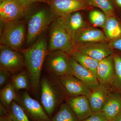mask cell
<instances>
[{"label": "cell", "instance_id": "6da1fadb", "mask_svg": "<svg viewBox=\"0 0 121 121\" xmlns=\"http://www.w3.org/2000/svg\"><path fill=\"white\" fill-rule=\"evenodd\" d=\"M44 35L21 51L24 57L25 68L30 76V89L35 94L38 93L40 88L41 71L48 52L47 39Z\"/></svg>", "mask_w": 121, "mask_h": 121}, {"label": "cell", "instance_id": "7a4b0ae2", "mask_svg": "<svg viewBox=\"0 0 121 121\" xmlns=\"http://www.w3.org/2000/svg\"><path fill=\"white\" fill-rule=\"evenodd\" d=\"M36 4L35 3L27 7L25 16L27 25L26 44L27 46L32 45L39 37L44 35L57 17L47 4V5L42 6Z\"/></svg>", "mask_w": 121, "mask_h": 121}, {"label": "cell", "instance_id": "3957f363", "mask_svg": "<svg viewBox=\"0 0 121 121\" xmlns=\"http://www.w3.org/2000/svg\"><path fill=\"white\" fill-rule=\"evenodd\" d=\"M42 105L50 117L56 109L65 101L66 91L58 77L48 74L40 80Z\"/></svg>", "mask_w": 121, "mask_h": 121}, {"label": "cell", "instance_id": "277c9868", "mask_svg": "<svg viewBox=\"0 0 121 121\" xmlns=\"http://www.w3.org/2000/svg\"><path fill=\"white\" fill-rule=\"evenodd\" d=\"M48 30V53L59 50L69 55L76 50L75 42L66 27L63 17H57Z\"/></svg>", "mask_w": 121, "mask_h": 121}, {"label": "cell", "instance_id": "5b68a950", "mask_svg": "<svg viewBox=\"0 0 121 121\" xmlns=\"http://www.w3.org/2000/svg\"><path fill=\"white\" fill-rule=\"evenodd\" d=\"M27 25L25 19L8 22L0 30V45L22 51L26 44Z\"/></svg>", "mask_w": 121, "mask_h": 121}, {"label": "cell", "instance_id": "8992f818", "mask_svg": "<svg viewBox=\"0 0 121 121\" xmlns=\"http://www.w3.org/2000/svg\"><path fill=\"white\" fill-rule=\"evenodd\" d=\"M70 56L66 52L57 50L48 53L45 57L44 68L48 74L62 77L69 74Z\"/></svg>", "mask_w": 121, "mask_h": 121}, {"label": "cell", "instance_id": "52a82bcc", "mask_svg": "<svg viewBox=\"0 0 121 121\" xmlns=\"http://www.w3.org/2000/svg\"><path fill=\"white\" fill-rule=\"evenodd\" d=\"M24 67V57L21 51L0 45V70L13 74L22 71Z\"/></svg>", "mask_w": 121, "mask_h": 121}, {"label": "cell", "instance_id": "ba28073f", "mask_svg": "<svg viewBox=\"0 0 121 121\" xmlns=\"http://www.w3.org/2000/svg\"><path fill=\"white\" fill-rule=\"evenodd\" d=\"M16 101L21 106L31 121H51L43 106L32 98L27 91L18 95Z\"/></svg>", "mask_w": 121, "mask_h": 121}, {"label": "cell", "instance_id": "9c48e42d", "mask_svg": "<svg viewBox=\"0 0 121 121\" xmlns=\"http://www.w3.org/2000/svg\"><path fill=\"white\" fill-rule=\"evenodd\" d=\"M27 8L18 0H0V21L1 27L8 22L24 19Z\"/></svg>", "mask_w": 121, "mask_h": 121}, {"label": "cell", "instance_id": "30bf717a", "mask_svg": "<svg viewBox=\"0 0 121 121\" xmlns=\"http://www.w3.org/2000/svg\"><path fill=\"white\" fill-rule=\"evenodd\" d=\"M47 4L57 17H63L74 12L93 8L86 0H47Z\"/></svg>", "mask_w": 121, "mask_h": 121}, {"label": "cell", "instance_id": "8fae6325", "mask_svg": "<svg viewBox=\"0 0 121 121\" xmlns=\"http://www.w3.org/2000/svg\"><path fill=\"white\" fill-rule=\"evenodd\" d=\"M66 91L68 97H74L81 95L88 96L91 89L86 84L71 74L59 78Z\"/></svg>", "mask_w": 121, "mask_h": 121}, {"label": "cell", "instance_id": "7c38bea8", "mask_svg": "<svg viewBox=\"0 0 121 121\" xmlns=\"http://www.w3.org/2000/svg\"><path fill=\"white\" fill-rule=\"evenodd\" d=\"M76 50L99 61L114 53L112 48L109 44L103 42L80 44L77 46Z\"/></svg>", "mask_w": 121, "mask_h": 121}, {"label": "cell", "instance_id": "4fadbf2b", "mask_svg": "<svg viewBox=\"0 0 121 121\" xmlns=\"http://www.w3.org/2000/svg\"><path fill=\"white\" fill-rule=\"evenodd\" d=\"M69 74L82 81L91 90L96 88L99 83L97 76L90 71L79 64L70 56Z\"/></svg>", "mask_w": 121, "mask_h": 121}, {"label": "cell", "instance_id": "5bb4252c", "mask_svg": "<svg viewBox=\"0 0 121 121\" xmlns=\"http://www.w3.org/2000/svg\"><path fill=\"white\" fill-rule=\"evenodd\" d=\"M65 102L75 114L78 121L85 119L93 114L87 96L67 97Z\"/></svg>", "mask_w": 121, "mask_h": 121}, {"label": "cell", "instance_id": "9a60e30c", "mask_svg": "<svg viewBox=\"0 0 121 121\" xmlns=\"http://www.w3.org/2000/svg\"><path fill=\"white\" fill-rule=\"evenodd\" d=\"M112 55L99 61L97 70V77L99 83L109 87L115 73L114 60Z\"/></svg>", "mask_w": 121, "mask_h": 121}, {"label": "cell", "instance_id": "2e32d148", "mask_svg": "<svg viewBox=\"0 0 121 121\" xmlns=\"http://www.w3.org/2000/svg\"><path fill=\"white\" fill-rule=\"evenodd\" d=\"M109 40L102 30L94 28H85L78 32L75 36L76 46L89 43H105Z\"/></svg>", "mask_w": 121, "mask_h": 121}, {"label": "cell", "instance_id": "e0dca14e", "mask_svg": "<svg viewBox=\"0 0 121 121\" xmlns=\"http://www.w3.org/2000/svg\"><path fill=\"white\" fill-rule=\"evenodd\" d=\"M111 90L109 87L101 83L91 90L87 97L93 113L102 112L103 105Z\"/></svg>", "mask_w": 121, "mask_h": 121}, {"label": "cell", "instance_id": "ac0fdd59", "mask_svg": "<svg viewBox=\"0 0 121 121\" xmlns=\"http://www.w3.org/2000/svg\"><path fill=\"white\" fill-rule=\"evenodd\" d=\"M121 112V95L111 90L103 107V113L108 121H112Z\"/></svg>", "mask_w": 121, "mask_h": 121}, {"label": "cell", "instance_id": "d6986e66", "mask_svg": "<svg viewBox=\"0 0 121 121\" xmlns=\"http://www.w3.org/2000/svg\"><path fill=\"white\" fill-rule=\"evenodd\" d=\"M67 30L75 41V36L78 32L86 27V24L81 13L74 12L62 17Z\"/></svg>", "mask_w": 121, "mask_h": 121}, {"label": "cell", "instance_id": "ffe728a7", "mask_svg": "<svg viewBox=\"0 0 121 121\" xmlns=\"http://www.w3.org/2000/svg\"><path fill=\"white\" fill-rule=\"evenodd\" d=\"M69 55L73 58L80 65L93 72L97 76V70L99 61L94 59L76 49Z\"/></svg>", "mask_w": 121, "mask_h": 121}, {"label": "cell", "instance_id": "44dd1931", "mask_svg": "<svg viewBox=\"0 0 121 121\" xmlns=\"http://www.w3.org/2000/svg\"><path fill=\"white\" fill-rule=\"evenodd\" d=\"M16 89L11 82L7 83L0 91V104L4 106L8 111L11 104L16 101L18 97Z\"/></svg>", "mask_w": 121, "mask_h": 121}, {"label": "cell", "instance_id": "7402d4cb", "mask_svg": "<svg viewBox=\"0 0 121 121\" xmlns=\"http://www.w3.org/2000/svg\"><path fill=\"white\" fill-rule=\"evenodd\" d=\"M11 79L17 93L20 90L31 88L30 76L26 68L17 73L11 75Z\"/></svg>", "mask_w": 121, "mask_h": 121}, {"label": "cell", "instance_id": "603a6c76", "mask_svg": "<svg viewBox=\"0 0 121 121\" xmlns=\"http://www.w3.org/2000/svg\"><path fill=\"white\" fill-rule=\"evenodd\" d=\"M103 28L105 35L109 40H112L121 35V25L113 16L107 17Z\"/></svg>", "mask_w": 121, "mask_h": 121}, {"label": "cell", "instance_id": "cb8c5ba5", "mask_svg": "<svg viewBox=\"0 0 121 121\" xmlns=\"http://www.w3.org/2000/svg\"><path fill=\"white\" fill-rule=\"evenodd\" d=\"M51 121H78L75 114L66 102L61 104Z\"/></svg>", "mask_w": 121, "mask_h": 121}, {"label": "cell", "instance_id": "d4e9b609", "mask_svg": "<svg viewBox=\"0 0 121 121\" xmlns=\"http://www.w3.org/2000/svg\"><path fill=\"white\" fill-rule=\"evenodd\" d=\"M112 55L114 60L115 73L110 87L112 91L121 95V56L114 53Z\"/></svg>", "mask_w": 121, "mask_h": 121}, {"label": "cell", "instance_id": "484cf974", "mask_svg": "<svg viewBox=\"0 0 121 121\" xmlns=\"http://www.w3.org/2000/svg\"><path fill=\"white\" fill-rule=\"evenodd\" d=\"M89 5L101 9L107 17L114 16V6L112 0H86Z\"/></svg>", "mask_w": 121, "mask_h": 121}, {"label": "cell", "instance_id": "4316f807", "mask_svg": "<svg viewBox=\"0 0 121 121\" xmlns=\"http://www.w3.org/2000/svg\"><path fill=\"white\" fill-rule=\"evenodd\" d=\"M8 112L11 121H30L23 109L15 101L11 103Z\"/></svg>", "mask_w": 121, "mask_h": 121}, {"label": "cell", "instance_id": "83f0119b", "mask_svg": "<svg viewBox=\"0 0 121 121\" xmlns=\"http://www.w3.org/2000/svg\"><path fill=\"white\" fill-rule=\"evenodd\" d=\"M89 19L94 26L104 28L107 17L104 13L98 10L91 11L89 14Z\"/></svg>", "mask_w": 121, "mask_h": 121}, {"label": "cell", "instance_id": "f1b7e54d", "mask_svg": "<svg viewBox=\"0 0 121 121\" xmlns=\"http://www.w3.org/2000/svg\"><path fill=\"white\" fill-rule=\"evenodd\" d=\"M80 121H108L102 112L93 113L85 119Z\"/></svg>", "mask_w": 121, "mask_h": 121}, {"label": "cell", "instance_id": "f546056e", "mask_svg": "<svg viewBox=\"0 0 121 121\" xmlns=\"http://www.w3.org/2000/svg\"><path fill=\"white\" fill-rule=\"evenodd\" d=\"M11 75L8 72L0 70V87L1 89L7 84L9 79H11Z\"/></svg>", "mask_w": 121, "mask_h": 121}, {"label": "cell", "instance_id": "4dcf8cb0", "mask_svg": "<svg viewBox=\"0 0 121 121\" xmlns=\"http://www.w3.org/2000/svg\"><path fill=\"white\" fill-rule=\"evenodd\" d=\"M108 44L112 49L114 48L121 52V37L119 36L113 39Z\"/></svg>", "mask_w": 121, "mask_h": 121}, {"label": "cell", "instance_id": "1f68e13d", "mask_svg": "<svg viewBox=\"0 0 121 121\" xmlns=\"http://www.w3.org/2000/svg\"><path fill=\"white\" fill-rule=\"evenodd\" d=\"M22 4L26 7L37 3H47V0H18Z\"/></svg>", "mask_w": 121, "mask_h": 121}, {"label": "cell", "instance_id": "d6a6232c", "mask_svg": "<svg viewBox=\"0 0 121 121\" xmlns=\"http://www.w3.org/2000/svg\"><path fill=\"white\" fill-rule=\"evenodd\" d=\"M9 113L7 109L1 104H0V116L8 115Z\"/></svg>", "mask_w": 121, "mask_h": 121}, {"label": "cell", "instance_id": "836d02e7", "mask_svg": "<svg viewBox=\"0 0 121 121\" xmlns=\"http://www.w3.org/2000/svg\"><path fill=\"white\" fill-rule=\"evenodd\" d=\"M0 121H11V117L9 115L4 116H0Z\"/></svg>", "mask_w": 121, "mask_h": 121}, {"label": "cell", "instance_id": "e575fe53", "mask_svg": "<svg viewBox=\"0 0 121 121\" xmlns=\"http://www.w3.org/2000/svg\"><path fill=\"white\" fill-rule=\"evenodd\" d=\"M112 121H121V112L117 115Z\"/></svg>", "mask_w": 121, "mask_h": 121}, {"label": "cell", "instance_id": "d590c367", "mask_svg": "<svg viewBox=\"0 0 121 121\" xmlns=\"http://www.w3.org/2000/svg\"><path fill=\"white\" fill-rule=\"evenodd\" d=\"M115 0L117 4L119 7H121V0Z\"/></svg>", "mask_w": 121, "mask_h": 121}]
</instances>
